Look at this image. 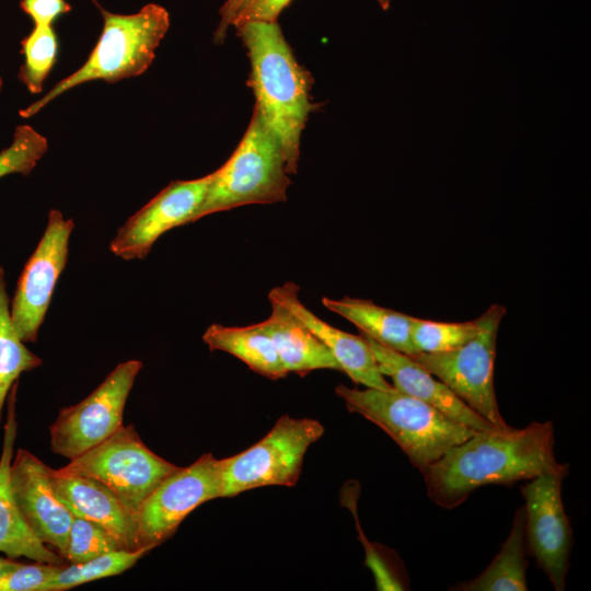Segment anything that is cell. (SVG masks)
I'll use <instances>...</instances> for the list:
<instances>
[{
    "instance_id": "cell-26",
    "label": "cell",
    "mask_w": 591,
    "mask_h": 591,
    "mask_svg": "<svg viewBox=\"0 0 591 591\" xmlns=\"http://www.w3.org/2000/svg\"><path fill=\"white\" fill-rule=\"evenodd\" d=\"M24 63L20 78L33 94L40 93L58 55V39L53 26H34L22 40Z\"/></svg>"
},
{
    "instance_id": "cell-32",
    "label": "cell",
    "mask_w": 591,
    "mask_h": 591,
    "mask_svg": "<svg viewBox=\"0 0 591 591\" xmlns=\"http://www.w3.org/2000/svg\"><path fill=\"white\" fill-rule=\"evenodd\" d=\"M244 0H225L220 10L221 21L215 34L216 43L223 40L227 31L232 26L233 19Z\"/></svg>"
},
{
    "instance_id": "cell-6",
    "label": "cell",
    "mask_w": 591,
    "mask_h": 591,
    "mask_svg": "<svg viewBox=\"0 0 591 591\" xmlns=\"http://www.w3.org/2000/svg\"><path fill=\"white\" fill-rule=\"evenodd\" d=\"M323 433L315 419L281 416L258 442L223 459L221 498L264 486H294L308 449Z\"/></svg>"
},
{
    "instance_id": "cell-20",
    "label": "cell",
    "mask_w": 591,
    "mask_h": 591,
    "mask_svg": "<svg viewBox=\"0 0 591 591\" xmlns=\"http://www.w3.org/2000/svg\"><path fill=\"white\" fill-rule=\"evenodd\" d=\"M322 304L351 322L360 334L408 356L418 354L412 340L413 316L383 308L370 300L322 298Z\"/></svg>"
},
{
    "instance_id": "cell-5",
    "label": "cell",
    "mask_w": 591,
    "mask_h": 591,
    "mask_svg": "<svg viewBox=\"0 0 591 591\" xmlns=\"http://www.w3.org/2000/svg\"><path fill=\"white\" fill-rule=\"evenodd\" d=\"M210 174L194 222L240 206L287 200L290 178L281 143L256 109L235 151Z\"/></svg>"
},
{
    "instance_id": "cell-18",
    "label": "cell",
    "mask_w": 591,
    "mask_h": 591,
    "mask_svg": "<svg viewBox=\"0 0 591 591\" xmlns=\"http://www.w3.org/2000/svg\"><path fill=\"white\" fill-rule=\"evenodd\" d=\"M16 434L14 391L10 396L0 456V552L10 558L25 557L37 563L63 565L65 559L38 540L24 522L13 499L9 471Z\"/></svg>"
},
{
    "instance_id": "cell-10",
    "label": "cell",
    "mask_w": 591,
    "mask_h": 591,
    "mask_svg": "<svg viewBox=\"0 0 591 591\" xmlns=\"http://www.w3.org/2000/svg\"><path fill=\"white\" fill-rule=\"evenodd\" d=\"M223 459L205 453L166 476L142 502L136 515L139 547L154 548L170 538L200 505L221 498Z\"/></svg>"
},
{
    "instance_id": "cell-25",
    "label": "cell",
    "mask_w": 591,
    "mask_h": 591,
    "mask_svg": "<svg viewBox=\"0 0 591 591\" xmlns=\"http://www.w3.org/2000/svg\"><path fill=\"white\" fill-rule=\"evenodd\" d=\"M479 331V317L467 322H437L413 316L412 340L418 354L447 352L463 346Z\"/></svg>"
},
{
    "instance_id": "cell-2",
    "label": "cell",
    "mask_w": 591,
    "mask_h": 591,
    "mask_svg": "<svg viewBox=\"0 0 591 591\" xmlns=\"http://www.w3.org/2000/svg\"><path fill=\"white\" fill-rule=\"evenodd\" d=\"M235 28L251 61L255 109L279 139L288 174H294L301 134L315 108L310 100L313 79L297 61L277 22H247Z\"/></svg>"
},
{
    "instance_id": "cell-9",
    "label": "cell",
    "mask_w": 591,
    "mask_h": 591,
    "mask_svg": "<svg viewBox=\"0 0 591 591\" xmlns=\"http://www.w3.org/2000/svg\"><path fill=\"white\" fill-rule=\"evenodd\" d=\"M141 368L136 359L119 363L83 401L61 409L49 428L54 453L74 459L117 431Z\"/></svg>"
},
{
    "instance_id": "cell-14",
    "label": "cell",
    "mask_w": 591,
    "mask_h": 591,
    "mask_svg": "<svg viewBox=\"0 0 591 591\" xmlns=\"http://www.w3.org/2000/svg\"><path fill=\"white\" fill-rule=\"evenodd\" d=\"M50 472L51 468L33 453L19 449L11 460L9 484L28 529L63 558L73 514L57 498Z\"/></svg>"
},
{
    "instance_id": "cell-30",
    "label": "cell",
    "mask_w": 591,
    "mask_h": 591,
    "mask_svg": "<svg viewBox=\"0 0 591 591\" xmlns=\"http://www.w3.org/2000/svg\"><path fill=\"white\" fill-rule=\"evenodd\" d=\"M292 0H244L237 10L232 26L247 22H277L281 11Z\"/></svg>"
},
{
    "instance_id": "cell-34",
    "label": "cell",
    "mask_w": 591,
    "mask_h": 591,
    "mask_svg": "<svg viewBox=\"0 0 591 591\" xmlns=\"http://www.w3.org/2000/svg\"><path fill=\"white\" fill-rule=\"evenodd\" d=\"M383 10H387L391 4V0H376Z\"/></svg>"
},
{
    "instance_id": "cell-4",
    "label": "cell",
    "mask_w": 591,
    "mask_h": 591,
    "mask_svg": "<svg viewBox=\"0 0 591 591\" xmlns=\"http://www.w3.org/2000/svg\"><path fill=\"white\" fill-rule=\"evenodd\" d=\"M93 1L103 16V28L96 45L78 70L22 109V117L35 115L57 96L82 83L93 80L114 83L140 76L152 63L155 49L170 27L166 9L149 3L134 14H115Z\"/></svg>"
},
{
    "instance_id": "cell-17",
    "label": "cell",
    "mask_w": 591,
    "mask_h": 591,
    "mask_svg": "<svg viewBox=\"0 0 591 591\" xmlns=\"http://www.w3.org/2000/svg\"><path fill=\"white\" fill-rule=\"evenodd\" d=\"M50 483L57 498L68 510L106 530L123 549H138L136 517L97 479L62 475L51 468Z\"/></svg>"
},
{
    "instance_id": "cell-21",
    "label": "cell",
    "mask_w": 591,
    "mask_h": 591,
    "mask_svg": "<svg viewBox=\"0 0 591 591\" xmlns=\"http://www.w3.org/2000/svg\"><path fill=\"white\" fill-rule=\"evenodd\" d=\"M211 351H223L243 361L254 372L278 380L286 372L271 338L260 324L244 327L211 324L202 335Z\"/></svg>"
},
{
    "instance_id": "cell-22",
    "label": "cell",
    "mask_w": 591,
    "mask_h": 591,
    "mask_svg": "<svg viewBox=\"0 0 591 591\" xmlns=\"http://www.w3.org/2000/svg\"><path fill=\"white\" fill-rule=\"evenodd\" d=\"M524 510L515 512L510 533L489 566L477 577L457 584L461 591H526Z\"/></svg>"
},
{
    "instance_id": "cell-23",
    "label": "cell",
    "mask_w": 591,
    "mask_h": 591,
    "mask_svg": "<svg viewBox=\"0 0 591 591\" xmlns=\"http://www.w3.org/2000/svg\"><path fill=\"white\" fill-rule=\"evenodd\" d=\"M42 364L20 338L11 317L4 273L0 266V421L7 395L19 375Z\"/></svg>"
},
{
    "instance_id": "cell-35",
    "label": "cell",
    "mask_w": 591,
    "mask_h": 591,
    "mask_svg": "<svg viewBox=\"0 0 591 591\" xmlns=\"http://www.w3.org/2000/svg\"><path fill=\"white\" fill-rule=\"evenodd\" d=\"M1 85H2V80H1V78H0V90H1Z\"/></svg>"
},
{
    "instance_id": "cell-1",
    "label": "cell",
    "mask_w": 591,
    "mask_h": 591,
    "mask_svg": "<svg viewBox=\"0 0 591 591\" xmlns=\"http://www.w3.org/2000/svg\"><path fill=\"white\" fill-rule=\"evenodd\" d=\"M563 465L554 454L553 422L532 421L521 429L476 431L447 451L424 478L429 499L453 509L479 487L510 486Z\"/></svg>"
},
{
    "instance_id": "cell-33",
    "label": "cell",
    "mask_w": 591,
    "mask_h": 591,
    "mask_svg": "<svg viewBox=\"0 0 591 591\" xmlns=\"http://www.w3.org/2000/svg\"><path fill=\"white\" fill-rule=\"evenodd\" d=\"M21 563L0 557V578L16 569Z\"/></svg>"
},
{
    "instance_id": "cell-13",
    "label": "cell",
    "mask_w": 591,
    "mask_h": 591,
    "mask_svg": "<svg viewBox=\"0 0 591 591\" xmlns=\"http://www.w3.org/2000/svg\"><path fill=\"white\" fill-rule=\"evenodd\" d=\"M211 174L189 181H174L121 225L109 243L116 256L144 258L165 232L194 222L210 183Z\"/></svg>"
},
{
    "instance_id": "cell-12",
    "label": "cell",
    "mask_w": 591,
    "mask_h": 591,
    "mask_svg": "<svg viewBox=\"0 0 591 591\" xmlns=\"http://www.w3.org/2000/svg\"><path fill=\"white\" fill-rule=\"evenodd\" d=\"M73 228L72 219H65L59 210L51 209L44 234L20 276L10 311L23 343L37 338L55 287L67 264Z\"/></svg>"
},
{
    "instance_id": "cell-7",
    "label": "cell",
    "mask_w": 591,
    "mask_h": 591,
    "mask_svg": "<svg viewBox=\"0 0 591 591\" xmlns=\"http://www.w3.org/2000/svg\"><path fill=\"white\" fill-rule=\"evenodd\" d=\"M177 468L152 452L132 425H123L111 437L55 472L97 479L136 517L147 497Z\"/></svg>"
},
{
    "instance_id": "cell-29",
    "label": "cell",
    "mask_w": 591,
    "mask_h": 591,
    "mask_svg": "<svg viewBox=\"0 0 591 591\" xmlns=\"http://www.w3.org/2000/svg\"><path fill=\"white\" fill-rule=\"evenodd\" d=\"M60 566L47 563L21 564L16 569L0 578V591H39V588L56 573Z\"/></svg>"
},
{
    "instance_id": "cell-27",
    "label": "cell",
    "mask_w": 591,
    "mask_h": 591,
    "mask_svg": "<svg viewBox=\"0 0 591 591\" xmlns=\"http://www.w3.org/2000/svg\"><path fill=\"white\" fill-rule=\"evenodd\" d=\"M120 548L116 540L102 526L83 518L72 519L65 560L78 564Z\"/></svg>"
},
{
    "instance_id": "cell-28",
    "label": "cell",
    "mask_w": 591,
    "mask_h": 591,
    "mask_svg": "<svg viewBox=\"0 0 591 591\" xmlns=\"http://www.w3.org/2000/svg\"><path fill=\"white\" fill-rule=\"evenodd\" d=\"M48 149L47 139L27 125L15 128L11 144L0 152V177L30 173Z\"/></svg>"
},
{
    "instance_id": "cell-8",
    "label": "cell",
    "mask_w": 591,
    "mask_h": 591,
    "mask_svg": "<svg viewBox=\"0 0 591 591\" xmlns=\"http://www.w3.org/2000/svg\"><path fill=\"white\" fill-rule=\"evenodd\" d=\"M506 312V306L491 304L478 316L479 333L454 350L410 356L470 408L499 429L510 427L500 414L494 387L497 335Z\"/></svg>"
},
{
    "instance_id": "cell-11",
    "label": "cell",
    "mask_w": 591,
    "mask_h": 591,
    "mask_svg": "<svg viewBox=\"0 0 591 591\" xmlns=\"http://www.w3.org/2000/svg\"><path fill=\"white\" fill-rule=\"evenodd\" d=\"M568 466L540 474L521 487L525 542L537 566L556 591H563L569 569L572 531L561 498Z\"/></svg>"
},
{
    "instance_id": "cell-3",
    "label": "cell",
    "mask_w": 591,
    "mask_h": 591,
    "mask_svg": "<svg viewBox=\"0 0 591 591\" xmlns=\"http://www.w3.org/2000/svg\"><path fill=\"white\" fill-rule=\"evenodd\" d=\"M335 393L350 413L387 433L422 475L447 451L476 432L393 386L381 390L338 384Z\"/></svg>"
},
{
    "instance_id": "cell-16",
    "label": "cell",
    "mask_w": 591,
    "mask_h": 591,
    "mask_svg": "<svg viewBox=\"0 0 591 591\" xmlns=\"http://www.w3.org/2000/svg\"><path fill=\"white\" fill-rule=\"evenodd\" d=\"M362 336L374 355L379 370L392 380L394 389L433 406L473 430L499 429L470 408L451 389L410 356Z\"/></svg>"
},
{
    "instance_id": "cell-15",
    "label": "cell",
    "mask_w": 591,
    "mask_h": 591,
    "mask_svg": "<svg viewBox=\"0 0 591 591\" xmlns=\"http://www.w3.org/2000/svg\"><path fill=\"white\" fill-rule=\"evenodd\" d=\"M299 286L286 282L273 288L268 299L274 300L290 311L311 333H313L331 351L340 371L345 372L354 383L366 387L390 389L385 376L379 370L374 355L360 335L344 332L316 316L299 299Z\"/></svg>"
},
{
    "instance_id": "cell-24",
    "label": "cell",
    "mask_w": 591,
    "mask_h": 591,
    "mask_svg": "<svg viewBox=\"0 0 591 591\" xmlns=\"http://www.w3.org/2000/svg\"><path fill=\"white\" fill-rule=\"evenodd\" d=\"M150 551H152L150 547L134 551L117 549L83 563L61 565L39 591H63L90 581L120 575Z\"/></svg>"
},
{
    "instance_id": "cell-19",
    "label": "cell",
    "mask_w": 591,
    "mask_h": 591,
    "mask_svg": "<svg viewBox=\"0 0 591 591\" xmlns=\"http://www.w3.org/2000/svg\"><path fill=\"white\" fill-rule=\"evenodd\" d=\"M271 312L260 326L271 338L287 373L301 376L314 370H340L325 345L280 303L269 300Z\"/></svg>"
},
{
    "instance_id": "cell-31",
    "label": "cell",
    "mask_w": 591,
    "mask_h": 591,
    "mask_svg": "<svg viewBox=\"0 0 591 591\" xmlns=\"http://www.w3.org/2000/svg\"><path fill=\"white\" fill-rule=\"evenodd\" d=\"M21 8L35 26H51L57 18L71 10L66 0H21Z\"/></svg>"
}]
</instances>
